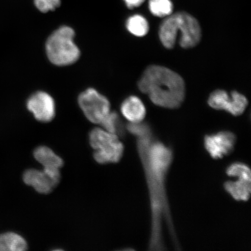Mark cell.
Listing matches in <instances>:
<instances>
[{"label":"cell","mask_w":251,"mask_h":251,"mask_svg":"<svg viewBox=\"0 0 251 251\" xmlns=\"http://www.w3.org/2000/svg\"><path fill=\"white\" fill-rule=\"evenodd\" d=\"M226 172L228 176L251 180V169L249 166L243 162L232 163L228 166Z\"/></svg>","instance_id":"cell-18"},{"label":"cell","mask_w":251,"mask_h":251,"mask_svg":"<svg viewBox=\"0 0 251 251\" xmlns=\"http://www.w3.org/2000/svg\"><path fill=\"white\" fill-rule=\"evenodd\" d=\"M126 27L128 31L133 35L143 37L149 32V24L143 16L136 14L128 18Z\"/></svg>","instance_id":"cell-15"},{"label":"cell","mask_w":251,"mask_h":251,"mask_svg":"<svg viewBox=\"0 0 251 251\" xmlns=\"http://www.w3.org/2000/svg\"><path fill=\"white\" fill-rule=\"evenodd\" d=\"M180 33L181 47L190 49L197 45L201 37V30L195 18L185 12H178L166 17L159 27L160 40L166 48L174 47Z\"/></svg>","instance_id":"cell-3"},{"label":"cell","mask_w":251,"mask_h":251,"mask_svg":"<svg viewBox=\"0 0 251 251\" xmlns=\"http://www.w3.org/2000/svg\"><path fill=\"white\" fill-rule=\"evenodd\" d=\"M23 179L25 184L32 187L40 194L51 193L57 185L43 169L42 171L28 169L24 173Z\"/></svg>","instance_id":"cell-10"},{"label":"cell","mask_w":251,"mask_h":251,"mask_svg":"<svg viewBox=\"0 0 251 251\" xmlns=\"http://www.w3.org/2000/svg\"><path fill=\"white\" fill-rule=\"evenodd\" d=\"M123 1L127 8L133 9L140 7L146 0H123Z\"/></svg>","instance_id":"cell-20"},{"label":"cell","mask_w":251,"mask_h":251,"mask_svg":"<svg viewBox=\"0 0 251 251\" xmlns=\"http://www.w3.org/2000/svg\"><path fill=\"white\" fill-rule=\"evenodd\" d=\"M224 188L234 200L247 201L251 196V180L238 178L235 181L228 180L225 182Z\"/></svg>","instance_id":"cell-12"},{"label":"cell","mask_w":251,"mask_h":251,"mask_svg":"<svg viewBox=\"0 0 251 251\" xmlns=\"http://www.w3.org/2000/svg\"><path fill=\"white\" fill-rule=\"evenodd\" d=\"M89 141L94 150V159L99 164L117 163L124 154V144L119 136L102 128H94L90 133Z\"/></svg>","instance_id":"cell-5"},{"label":"cell","mask_w":251,"mask_h":251,"mask_svg":"<svg viewBox=\"0 0 251 251\" xmlns=\"http://www.w3.org/2000/svg\"><path fill=\"white\" fill-rule=\"evenodd\" d=\"M149 7L151 13L157 17H167L174 9L171 0H149Z\"/></svg>","instance_id":"cell-16"},{"label":"cell","mask_w":251,"mask_h":251,"mask_svg":"<svg viewBox=\"0 0 251 251\" xmlns=\"http://www.w3.org/2000/svg\"><path fill=\"white\" fill-rule=\"evenodd\" d=\"M100 125H101L103 129L118 136L123 134L124 130L121 126L119 116L116 112H110Z\"/></svg>","instance_id":"cell-17"},{"label":"cell","mask_w":251,"mask_h":251,"mask_svg":"<svg viewBox=\"0 0 251 251\" xmlns=\"http://www.w3.org/2000/svg\"><path fill=\"white\" fill-rule=\"evenodd\" d=\"M78 102L88 120L93 124H101L111 112L108 100L94 89H88L80 94Z\"/></svg>","instance_id":"cell-6"},{"label":"cell","mask_w":251,"mask_h":251,"mask_svg":"<svg viewBox=\"0 0 251 251\" xmlns=\"http://www.w3.org/2000/svg\"><path fill=\"white\" fill-rule=\"evenodd\" d=\"M208 103L212 108L225 110L231 115L239 116L246 110L248 101L246 97L237 92L229 95L225 91L218 90L211 94Z\"/></svg>","instance_id":"cell-7"},{"label":"cell","mask_w":251,"mask_h":251,"mask_svg":"<svg viewBox=\"0 0 251 251\" xmlns=\"http://www.w3.org/2000/svg\"><path fill=\"white\" fill-rule=\"evenodd\" d=\"M27 249L26 241L20 235L11 232L0 235V251H24Z\"/></svg>","instance_id":"cell-14"},{"label":"cell","mask_w":251,"mask_h":251,"mask_svg":"<svg viewBox=\"0 0 251 251\" xmlns=\"http://www.w3.org/2000/svg\"><path fill=\"white\" fill-rule=\"evenodd\" d=\"M75 31L70 26H63L53 32L47 39V56L53 64L62 67L76 62L80 52L74 42Z\"/></svg>","instance_id":"cell-4"},{"label":"cell","mask_w":251,"mask_h":251,"mask_svg":"<svg viewBox=\"0 0 251 251\" xmlns=\"http://www.w3.org/2000/svg\"><path fill=\"white\" fill-rule=\"evenodd\" d=\"M34 158L43 166V169H60L64 161L60 156L46 146H40L34 151Z\"/></svg>","instance_id":"cell-13"},{"label":"cell","mask_w":251,"mask_h":251,"mask_svg":"<svg viewBox=\"0 0 251 251\" xmlns=\"http://www.w3.org/2000/svg\"><path fill=\"white\" fill-rule=\"evenodd\" d=\"M34 5L43 13L55 10L61 5V0H34Z\"/></svg>","instance_id":"cell-19"},{"label":"cell","mask_w":251,"mask_h":251,"mask_svg":"<svg viewBox=\"0 0 251 251\" xmlns=\"http://www.w3.org/2000/svg\"><path fill=\"white\" fill-rule=\"evenodd\" d=\"M128 130L137 138L138 152L149 188L151 222L159 223L171 216L165 183L172 164V150L153 138L146 124H131Z\"/></svg>","instance_id":"cell-1"},{"label":"cell","mask_w":251,"mask_h":251,"mask_svg":"<svg viewBox=\"0 0 251 251\" xmlns=\"http://www.w3.org/2000/svg\"><path fill=\"white\" fill-rule=\"evenodd\" d=\"M141 92L161 107H179L185 96L183 78L176 72L161 66H150L144 71L139 82Z\"/></svg>","instance_id":"cell-2"},{"label":"cell","mask_w":251,"mask_h":251,"mask_svg":"<svg viewBox=\"0 0 251 251\" xmlns=\"http://www.w3.org/2000/svg\"><path fill=\"white\" fill-rule=\"evenodd\" d=\"M121 112L130 123L143 122L146 114L145 106L136 96H131L125 100L121 105Z\"/></svg>","instance_id":"cell-11"},{"label":"cell","mask_w":251,"mask_h":251,"mask_svg":"<svg viewBox=\"0 0 251 251\" xmlns=\"http://www.w3.org/2000/svg\"><path fill=\"white\" fill-rule=\"evenodd\" d=\"M236 137L230 131H221L207 135L204 138V146L213 159H221L227 156L234 149Z\"/></svg>","instance_id":"cell-8"},{"label":"cell","mask_w":251,"mask_h":251,"mask_svg":"<svg viewBox=\"0 0 251 251\" xmlns=\"http://www.w3.org/2000/svg\"><path fill=\"white\" fill-rule=\"evenodd\" d=\"M27 108L36 120L42 122L51 121L55 115L54 99L49 94L38 92L33 94L27 102Z\"/></svg>","instance_id":"cell-9"}]
</instances>
